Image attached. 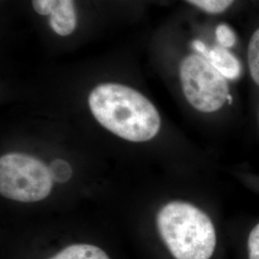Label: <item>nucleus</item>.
<instances>
[{
  "label": "nucleus",
  "mask_w": 259,
  "mask_h": 259,
  "mask_svg": "<svg viewBox=\"0 0 259 259\" xmlns=\"http://www.w3.org/2000/svg\"><path fill=\"white\" fill-rule=\"evenodd\" d=\"M89 106L104 128L129 141H148L157 136L161 127V118L154 104L125 84L96 85L90 93Z\"/></svg>",
  "instance_id": "1"
},
{
  "label": "nucleus",
  "mask_w": 259,
  "mask_h": 259,
  "mask_svg": "<svg viewBox=\"0 0 259 259\" xmlns=\"http://www.w3.org/2000/svg\"><path fill=\"white\" fill-rule=\"evenodd\" d=\"M188 4L194 6L209 15H220L230 9L235 0H185Z\"/></svg>",
  "instance_id": "10"
},
{
  "label": "nucleus",
  "mask_w": 259,
  "mask_h": 259,
  "mask_svg": "<svg viewBox=\"0 0 259 259\" xmlns=\"http://www.w3.org/2000/svg\"><path fill=\"white\" fill-rule=\"evenodd\" d=\"M49 259H110L99 247L90 244H75L68 246Z\"/></svg>",
  "instance_id": "8"
},
{
  "label": "nucleus",
  "mask_w": 259,
  "mask_h": 259,
  "mask_svg": "<svg viewBox=\"0 0 259 259\" xmlns=\"http://www.w3.org/2000/svg\"><path fill=\"white\" fill-rule=\"evenodd\" d=\"M158 234L173 259L220 257L221 236L212 217L183 200L164 204L157 213Z\"/></svg>",
  "instance_id": "2"
},
{
  "label": "nucleus",
  "mask_w": 259,
  "mask_h": 259,
  "mask_svg": "<svg viewBox=\"0 0 259 259\" xmlns=\"http://www.w3.org/2000/svg\"><path fill=\"white\" fill-rule=\"evenodd\" d=\"M49 168L53 180L58 183H65L72 176L71 167L63 159H56Z\"/></svg>",
  "instance_id": "12"
},
{
  "label": "nucleus",
  "mask_w": 259,
  "mask_h": 259,
  "mask_svg": "<svg viewBox=\"0 0 259 259\" xmlns=\"http://www.w3.org/2000/svg\"><path fill=\"white\" fill-rule=\"evenodd\" d=\"M192 47L198 54L205 59L230 82H235L240 79L243 67L240 60L232 52L224 47H208L200 39H195Z\"/></svg>",
  "instance_id": "6"
},
{
  "label": "nucleus",
  "mask_w": 259,
  "mask_h": 259,
  "mask_svg": "<svg viewBox=\"0 0 259 259\" xmlns=\"http://www.w3.org/2000/svg\"><path fill=\"white\" fill-rule=\"evenodd\" d=\"M247 63L250 79L259 90V27L250 37L247 48Z\"/></svg>",
  "instance_id": "9"
},
{
  "label": "nucleus",
  "mask_w": 259,
  "mask_h": 259,
  "mask_svg": "<svg viewBox=\"0 0 259 259\" xmlns=\"http://www.w3.org/2000/svg\"><path fill=\"white\" fill-rule=\"evenodd\" d=\"M34 11L49 19L52 31L61 37H68L78 24L74 0H31Z\"/></svg>",
  "instance_id": "5"
},
{
  "label": "nucleus",
  "mask_w": 259,
  "mask_h": 259,
  "mask_svg": "<svg viewBox=\"0 0 259 259\" xmlns=\"http://www.w3.org/2000/svg\"><path fill=\"white\" fill-rule=\"evenodd\" d=\"M235 175L242 183H244L246 185H249L250 188L257 191L259 193V176L243 170H234V176Z\"/></svg>",
  "instance_id": "13"
},
{
  "label": "nucleus",
  "mask_w": 259,
  "mask_h": 259,
  "mask_svg": "<svg viewBox=\"0 0 259 259\" xmlns=\"http://www.w3.org/2000/svg\"><path fill=\"white\" fill-rule=\"evenodd\" d=\"M215 37L219 47L232 48L236 44V34L232 28L227 24H219L215 29Z\"/></svg>",
  "instance_id": "11"
},
{
  "label": "nucleus",
  "mask_w": 259,
  "mask_h": 259,
  "mask_svg": "<svg viewBox=\"0 0 259 259\" xmlns=\"http://www.w3.org/2000/svg\"><path fill=\"white\" fill-rule=\"evenodd\" d=\"M179 79L186 102L200 113L216 114L233 105L230 81L201 54L185 56Z\"/></svg>",
  "instance_id": "3"
},
{
  "label": "nucleus",
  "mask_w": 259,
  "mask_h": 259,
  "mask_svg": "<svg viewBox=\"0 0 259 259\" xmlns=\"http://www.w3.org/2000/svg\"><path fill=\"white\" fill-rule=\"evenodd\" d=\"M237 259H259V220L233 234Z\"/></svg>",
  "instance_id": "7"
},
{
  "label": "nucleus",
  "mask_w": 259,
  "mask_h": 259,
  "mask_svg": "<svg viewBox=\"0 0 259 259\" xmlns=\"http://www.w3.org/2000/svg\"><path fill=\"white\" fill-rule=\"evenodd\" d=\"M53 182L50 168L36 157L11 153L0 158V193L7 199L41 201L50 194Z\"/></svg>",
  "instance_id": "4"
}]
</instances>
